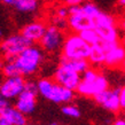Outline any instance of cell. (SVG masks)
Listing matches in <instances>:
<instances>
[{"label": "cell", "instance_id": "cell-18", "mask_svg": "<svg viewBox=\"0 0 125 125\" xmlns=\"http://www.w3.org/2000/svg\"><path fill=\"white\" fill-rule=\"evenodd\" d=\"M64 59V57H63ZM65 60L68 61V63L70 64L75 71H77L78 73H83L86 69L90 68V62L87 59H76V60H68V59H65Z\"/></svg>", "mask_w": 125, "mask_h": 125}, {"label": "cell", "instance_id": "cell-20", "mask_svg": "<svg viewBox=\"0 0 125 125\" xmlns=\"http://www.w3.org/2000/svg\"><path fill=\"white\" fill-rule=\"evenodd\" d=\"M82 6V10L85 15L90 16L92 19L94 20V17L100 13V9L94 2H91V1H87V2H83L80 5Z\"/></svg>", "mask_w": 125, "mask_h": 125}, {"label": "cell", "instance_id": "cell-5", "mask_svg": "<svg viewBox=\"0 0 125 125\" xmlns=\"http://www.w3.org/2000/svg\"><path fill=\"white\" fill-rule=\"evenodd\" d=\"M32 44L33 42H31L29 39H27L21 33L13 34L2 40V42L0 44V51L5 55L7 62H10V61H14L15 56L19 55L23 49H25Z\"/></svg>", "mask_w": 125, "mask_h": 125}, {"label": "cell", "instance_id": "cell-12", "mask_svg": "<svg viewBox=\"0 0 125 125\" xmlns=\"http://www.w3.org/2000/svg\"><path fill=\"white\" fill-rule=\"evenodd\" d=\"M46 27L47 25L42 21H34V22L28 23L25 27H23V29L21 30V34L29 39L31 42H37L42 37Z\"/></svg>", "mask_w": 125, "mask_h": 125}, {"label": "cell", "instance_id": "cell-9", "mask_svg": "<svg viewBox=\"0 0 125 125\" xmlns=\"http://www.w3.org/2000/svg\"><path fill=\"white\" fill-rule=\"evenodd\" d=\"M119 90L121 87L115 88V90H110L109 87L104 90V91L100 92L98 94L93 96L95 99V101L100 104L101 107H103L104 109L116 113L121 109L119 106V99H118V94H119Z\"/></svg>", "mask_w": 125, "mask_h": 125}, {"label": "cell", "instance_id": "cell-31", "mask_svg": "<svg viewBox=\"0 0 125 125\" xmlns=\"http://www.w3.org/2000/svg\"><path fill=\"white\" fill-rule=\"evenodd\" d=\"M117 2L119 6H122V7H124L125 6V0H117Z\"/></svg>", "mask_w": 125, "mask_h": 125}, {"label": "cell", "instance_id": "cell-21", "mask_svg": "<svg viewBox=\"0 0 125 125\" xmlns=\"http://www.w3.org/2000/svg\"><path fill=\"white\" fill-rule=\"evenodd\" d=\"M2 73L6 77H14V76H21L19 69L16 67V64L14 63V61L7 62L6 64L2 67Z\"/></svg>", "mask_w": 125, "mask_h": 125}, {"label": "cell", "instance_id": "cell-10", "mask_svg": "<svg viewBox=\"0 0 125 125\" xmlns=\"http://www.w3.org/2000/svg\"><path fill=\"white\" fill-rule=\"evenodd\" d=\"M37 95L38 93H34V92H31L27 88H24L16 98L17 100L15 103V108L24 115H29L33 113L34 108H36V103H37Z\"/></svg>", "mask_w": 125, "mask_h": 125}, {"label": "cell", "instance_id": "cell-2", "mask_svg": "<svg viewBox=\"0 0 125 125\" xmlns=\"http://www.w3.org/2000/svg\"><path fill=\"white\" fill-rule=\"evenodd\" d=\"M109 87L106 76L99 73L95 69L88 68L80 75V82L76 91L84 96H95Z\"/></svg>", "mask_w": 125, "mask_h": 125}, {"label": "cell", "instance_id": "cell-29", "mask_svg": "<svg viewBox=\"0 0 125 125\" xmlns=\"http://www.w3.org/2000/svg\"><path fill=\"white\" fill-rule=\"evenodd\" d=\"M114 125H125V121L124 119H117L114 123Z\"/></svg>", "mask_w": 125, "mask_h": 125}, {"label": "cell", "instance_id": "cell-28", "mask_svg": "<svg viewBox=\"0 0 125 125\" xmlns=\"http://www.w3.org/2000/svg\"><path fill=\"white\" fill-rule=\"evenodd\" d=\"M0 125H10V123L8 122V119L5 116L0 114Z\"/></svg>", "mask_w": 125, "mask_h": 125}, {"label": "cell", "instance_id": "cell-8", "mask_svg": "<svg viewBox=\"0 0 125 125\" xmlns=\"http://www.w3.org/2000/svg\"><path fill=\"white\" fill-rule=\"evenodd\" d=\"M25 80L23 76H14L7 77L6 80L0 85V94L5 99H15L19 96V94L24 90Z\"/></svg>", "mask_w": 125, "mask_h": 125}, {"label": "cell", "instance_id": "cell-3", "mask_svg": "<svg viewBox=\"0 0 125 125\" xmlns=\"http://www.w3.org/2000/svg\"><path fill=\"white\" fill-rule=\"evenodd\" d=\"M37 88L39 94L55 103H68L75 96L72 90H69L48 78L39 80L37 83Z\"/></svg>", "mask_w": 125, "mask_h": 125}, {"label": "cell", "instance_id": "cell-23", "mask_svg": "<svg viewBox=\"0 0 125 125\" xmlns=\"http://www.w3.org/2000/svg\"><path fill=\"white\" fill-rule=\"evenodd\" d=\"M53 25L60 29V30L64 31L68 29V20L63 19V17H59V16H54L53 17Z\"/></svg>", "mask_w": 125, "mask_h": 125}, {"label": "cell", "instance_id": "cell-16", "mask_svg": "<svg viewBox=\"0 0 125 125\" xmlns=\"http://www.w3.org/2000/svg\"><path fill=\"white\" fill-rule=\"evenodd\" d=\"M104 55H106V49L103 48L101 42H99L94 45H91L87 60L93 64H102L104 62Z\"/></svg>", "mask_w": 125, "mask_h": 125}, {"label": "cell", "instance_id": "cell-15", "mask_svg": "<svg viewBox=\"0 0 125 125\" xmlns=\"http://www.w3.org/2000/svg\"><path fill=\"white\" fill-rule=\"evenodd\" d=\"M0 114L7 118L8 122L10 123V125H21L27 122L25 115L22 114L21 111H19L15 107L7 106Z\"/></svg>", "mask_w": 125, "mask_h": 125}, {"label": "cell", "instance_id": "cell-7", "mask_svg": "<svg viewBox=\"0 0 125 125\" xmlns=\"http://www.w3.org/2000/svg\"><path fill=\"white\" fill-rule=\"evenodd\" d=\"M64 38V33L62 30L57 29L53 24L48 25V27H46L45 32L39 40L40 47H42V49L48 52V53L57 52L59 49L62 48Z\"/></svg>", "mask_w": 125, "mask_h": 125}, {"label": "cell", "instance_id": "cell-13", "mask_svg": "<svg viewBox=\"0 0 125 125\" xmlns=\"http://www.w3.org/2000/svg\"><path fill=\"white\" fill-rule=\"evenodd\" d=\"M125 59V49L123 46L119 44L115 45L114 47L109 48L106 51V55H104V64L110 67V68H116V67H121L124 62Z\"/></svg>", "mask_w": 125, "mask_h": 125}, {"label": "cell", "instance_id": "cell-27", "mask_svg": "<svg viewBox=\"0 0 125 125\" xmlns=\"http://www.w3.org/2000/svg\"><path fill=\"white\" fill-rule=\"evenodd\" d=\"M7 106H9V103H8V101H7V99H5L2 95L0 94V113H1V111H2V110H4Z\"/></svg>", "mask_w": 125, "mask_h": 125}, {"label": "cell", "instance_id": "cell-25", "mask_svg": "<svg viewBox=\"0 0 125 125\" xmlns=\"http://www.w3.org/2000/svg\"><path fill=\"white\" fill-rule=\"evenodd\" d=\"M118 99H119V106H121V108H124L125 107V90L122 88V87H121V90H119Z\"/></svg>", "mask_w": 125, "mask_h": 125}, {"label": "cell", "instance_id": "cell-6", "mask_svg": "<svg viewBox=\"0 0 125 125\" xmlns=\"http://www.w3.org/2000/svg\"><path fill=\"white\" fill-rule=\"evenodd\" d=\"M54 82L69 90L76 91L80 82V73L75 71L65 59H62L60 65L57 67L56 71L54 73Z\"/></svg>", "mask_w": 125, "mask_h": 125}, {"label": "cell", "instance_id": "cell-1", "mask_svg": "<svg viewBox=\"0 0 125 125\" xmlns=\"http://www.w3.org/2000/svg\"><path fill=\"white\" fill-rule=\"evenodd\" d=\"M44 60V53L42 48L36 46H29L16 55L14 63L19 69L21 76H30L39 70Z\"/></svg>", "mask_w": 125, "mask_h": 125}, {"label": "cell", "instance_id": "cell-26", "mask_svg": "<svg viewBox=\"0 0 125 125\" xmlns=\"http://www.w3.org/2000/svg\"><path fill=\"white\" fill-rule=\"evenodd\" d=\"M63 2L65 4V6H75V5H82L83 2H85V0H63Z\"/></svg>", "mask_w": 125, "mask_h": 125}, {"label": "cell", "instance_id": "cell-14", "mask_svg": "<svg viewBox=\"0 0 125 125\" xmlns=\"http://www.w3.org/2000/svg\"><path fill=\"white\" fill-rule=\"evenodd\" d=\"M101 42H119L117 24H108V25H94L93 27Z\"/></svg>", "mask_w": 125, "mask_h": 125}, {"label": "cell", "instance_id": "cell-19", "mask_svg": "<svg viewBox=\"0 0 125 125\" xmlns=\"http://www.w3.org/2000/svg\"><path fill=\"white\" fill-rule=\"evenodd\" d=\"M78 34H79L80 37H82V39H84L88 45H94V44H96V42H101L100 38H99L98 33H96V31H95L93 28L80 31Z\"/></svg>", "mask_w": 125, "mask_h": 125}, {"label": "cell", "instance_id": "cell-24", "mask_svg": "<svg viewBox=\"0 0 125 125\" xmlns=\"http://www.w3.org/2000/svg\"><path fill=\"white\" fill-rule=\"evenodd\" d=\"M55 16H59V17H63V19H68L69 13H68V7L67 6H61L56 9L55 11Z\"/></svg>", "mask_w": 125, "mask_h": 125}, {"label": "cell", "instance_id": "cell-30", "mask_svg": "<svg viewBox=\"0 0 125 125\" xmlns=\"http://www.w3.org/2000/svg\"><path fill=\"white\" fill-rule=\"evenodd\" d=\"M1 1L6 5H14V2H15V0H1Z\"/></svg>", "mask_w": 125, "mask_h": 125}, {"label": "cell", "instance_id": "cell-11", "mask_svg": "<svg viewBox=\"0 0 125 125\" xmlns=\"http://www.w3.org/2000/svg\"><path fill=\"white\" fill-rule=\"evenodd\" d=\"M67 20H68V28L75 33H79L80 31L94 27V20L85 15L83 10L77 14H70Z\"/></svg>", "mask_w": 125, "mask_h": 125}, {"label": "cell", "instance_id": "cell-32", "mask_svg": "<svg viewBox=\"0 0 125 125\" xmlns=\"http://www.w3.org/2000/svg\"><path fill=\"white\" fill-rule=\"evenodd\" d=\"M4 36V32H2V30H1V28H0V38Z\"/></svg>", "mask_w": 125, "mask_h": 125}, {"label": "cell", "instance_id": "cell-34", "mask_svg": "<svg viewBox=\"0 0 125 125\" xmlns=\"http://www.w3.org/2000/svg\"><path fill=\"white\" fill-rule=\"evenodd\" d=\"M48 125H57L56 123H52V124H48Z\"/></svg>", "mask_w": 125, "mask_h": 125}, {"label": "cell", "instance_id": "cell-22", "mask_svg": "<svg viewBox=\"0 0 125 125\" xmlns=\"http://www.w3.org/2000/svg\"><path fill=\"white\" fill-rule=\"evenodd\" d=\"M62 113L67 116H70V117L77 118L80 116V111L79 109L77 108L76 106H72V104H67L62 108Z\"/></svg>", "mask_w": 125, "mask_h": 125}, {"label": "cell", "instance_id": "cell-33", "mask_svg": "<svg viewBox=\"0 0 125 125\" xmlns=\"http://www.w3.org/2000/svg\"><path fill=\"white\" fill-rule=\"evenodd\" d=\"M21 125H34V124H28L27 122H25V123H23V124H21Z\"/></svg>", "mask_w": 125, "mask_h": 125}, {"label": "cell", "instance_id": "cell-4", "mask_svg": "<svg viewBox=\"0 0 125 125\" xmlns=\"http://www.w3.org/2000/svg\"><path fill=\"white\" fill-rule=\"evenodd\" d=\"M90 47L84 39H82L78 33L69 34L64 38L63 45H62V54L64 59L68 60H76V59H87L90 53Z\"/></svg>", "mask_w": 125, "mask_h": 125}, {"label": "cell", "instance_id": "cell-17", "mask_svg": "<svg viewBox=\"0 0 125 125\" xmlns=\"http://www.w3.org/2000/svg\"><path fill=\"white\" fill-rule=\"evenodd\" d=\"M13 6H15L16 10L20 13L29 14L33 13L39 7V0H15Z\"/></svg>", "mask_w": 125, "mask_h": 125}]
</instances>
